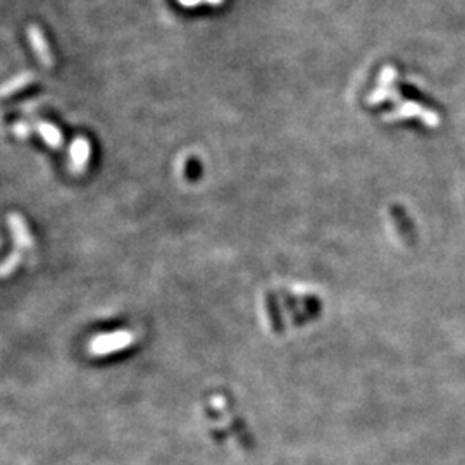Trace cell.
<instances>
[{"instance_id":"obj_7","label":"cell","mask_w":465,"mask_h":465,"mask_svg":"<svg viewBox=\"0 0 465 465\" xmlns=\"http://www.w3.org/2000/svg\"><path fill=\"white\" fill-rule=\"evenodd\" d=\"M178 2L185 7H193V6H198V3H210V6H219V3H223L224 0H178Z\"/></svg>"},{"instance_id":"obj_2","label":"cell","mask_w":465,"mask_h":465,"mask_svg":"<svg viewBox=\"0 0 465 465\" xmlns=\"http://www.w3.org/2000/svg\"><path fill=\"white\" fill-rule=\"evenodd\" d=\"M90 158V143L83 136L76 138L71 147V169L76 172H81L88 165Z\"/></svg>"},{"instance_id":"obj_1","label":"cell","mask_w":465,"mask_h":465,"mask_svg":"<svg viewBox=\"0 0 465 465\" xmlns=\"http://www.w3.org/2000/svg\"><path fill=\"white\" fill-rule=\"evenodd\" d=\"M134 341V334L131 331H117V333L96 336L90 343V351L93 355H109L112 351H119L127 348Z\"/></svg>"},{"instance_id":"obj_3","label":"cell","mask_w":465,"mask_h":465,"mask_svg":"<svg viewBox=\"0 0 465 465\" xmlns=\"http://www.w3.org/2000/svg\"><path fill=\"white\" fill-rule=\"evenodd\" d=\"M9 224H10V229H12L14 238H16V243H19L21 248H28V250H31V248H33V238H31V234H30V231H28L26 224H24L23 217H21L19 214H10Z\"/></svg>"},{"instance_id":"obj_8","label":"cell","mask_w":465,"mask_h":465,"mask_svg":"<svg viewBox=\"0 0 465 465\" xmlns=\"http://www.w3.org/2000/svg\"><path fill=\"white\" fill-rule=\"evenodd\" d=\"M16 134H19V136H26L28 126H24V124H21V126H16Z\"/></svg>"},{"instance_id":"obj_6","label":"cell","mask_w":465,"mask_h":465,"mask_svg":"<svg viewBox=\"0 0 465 465\" xmlns=\"http://www.w3.org/2000/svg\"><path fill=\"white\" fill-rule=\"evenodd\" d=\"M395 79H396V69L391 68V65L382 69L381 76H379V83H381V86H389V83H393Z\"/></svg>"},{"instance_id":"obj_4","label":"cell","mask_w":465,"mask_h":465,"mask_svg":"<svg viewBox=\"0 0 465 465\" xmlns=\"http://www.w3.org/2000/svg\"><path fill=\"white\" fill-rule=\"evenodd\" d=\"M38 133L41 134V138H43L45 141H47L50 147H61L62 143V134L59 133L57 127H54L52 124L48 123H40L37 126Z\"/></svg>"},{"instance_id":"obj_5","label":"cell","mask_w":465,"mask_h":465,"mask_svg":"<svg viewBox=\"0 0 465 465\" xmlns=\"http://www.w3.org/2000/svg\"><path fill=\"white\" fill-rule=\"evenodd\" d=\"M21 258L23 257H21L19 251H14V254L10 255L6 262H2V264H0V278H7V276L12 274V272L17 269V264L21 262Z\"/></svg>"}]
</instances>
